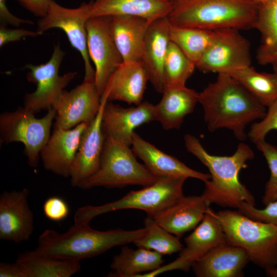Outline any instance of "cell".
I'll list each match as a JSON object with an SVG mask.
<instances>
[{
  "label": "cell",
  "instance_id": "1",
  "mask_svg": "<svg viewBox=\"0 0 277 277\" xmlns=\"http://www.w3.org/2000/svg\"><path fill=\"white\" fill-rule=\"evenodd\" d=\"M199 103L209 131L229 129L241 141L247 137L246 126L266 112L265 106L227 73L217 74L215 81L199 93Z\"/></svg>",
  "mask_w": 277,
  "mask_h": 277
},
{
  "label": "cell",
  "instance_id": "2",
  "mask_svg": "<svg viewBox=\"0 0 277 277\" xmlns=\"http://www.w3.org/2000/svg\"><path fill=\"white\" fill-rule=\"evenodd\" d=\"M187 151L195 156L209 170L211 178L205 183L202 195L210 203L223 207L238 209L242 202L255 206V199L240 181V171L247 167L254 153L246 144L240 143L231 155L211 154L195 136L186 134L184 138Z\"/></svg>",
  "mask_w": 277,
  "mask_h": 277
},
{
  "label": "cell",
  "instance_id": "3",
  "mask_svg": "<svg viewBox=\"0 0 277 277\" xmlns=\"http://www.w3.org/2000/svg\"><path fill=\"white\" fill-rule=\"evenodd\" d=\"M145 228L126 230L99 231L89 224H75L66 232L46 229L40 235L36 248L60 258L76 260L90 258L120 245L133 243L145 232Z\"/></svg>",
  "mask_w": 277,
  "mask_h": 277
},
{
  "label": "cell",
  "instance_id": "4",
  "mask_svg": "<svg viewBox=\"0 0 277 277\" xmlns=\"http://www.w3.org/2000/svg\"><path fill=\"white\" fill-rule=\"evenodd\" d=\"M257 13L252 0H180L167 17L176 26L240 30L254 28Z\"/></svg>",
  "mask_w": 277,
  "mask_h": 277
},
{
  "label": "cell",
  "instance_id": "5",
  "mask_svg": "<svg viewBox=\"0 0 277 277\" xmlns=\"http://www.w3.org/2000/svg\"><path fill=\"white\" fill-rule=\"evenodd\" d=\"M215 215L227 243L244 249L250 261L265 270L277 266V225L254 220L238 210Z\"/></svg>",
  "mask_w": 277,
  "mask_h": 277
},
{
  "label": "cell",
  "instance_id": "6",
  "mask_svg": "<svg viewBox=\"0 0 277 277\" xmlns=\"http://www.w3.org/2000/svg\"><path fill=\"white\" fill-rule=\"evenodd\" d=\"M130 146L105 137L97 171L78 186L83 189L95 187L121 188L128 185L146 187L157 180L136 160Z\"/></svg>",
  "mask_w": 277,
  "mask_h": 277
},
{
  "label": "cell",
  "instance_id": "7",
  "mask_svg": "<svg viewBox=\"0 0 277 277\" xmlns=\"http://www.w3.org/2000/svg\"><path fill=\"white\" fill-rule=\"evenodd\" d=\"M184 177L157 178L152 184L141 190L131 191L119 200L100 206L86 205L76 211L75 224H89L95 217L118 210L134 209L152 216L184 195Z\"/></svg>",
  "mask_w": 277,
  "mask_h": 277
},
{
  "label": "cell",
  "instance_id": "8",
  "mask_svg": "<svg viewBox=\"0 0 277 277\" xmlns=\"http://www.w3.org/2000/svg\"><path fill=\"white\" fill-rule=\"evenodd\" d=\"M55 117V111L52 108L41 118L36 117L34 113L24 107H18L14 111L3 112L0 115L1 143H23L28 165L36 167L41 151L50 136Z\"/></svg>",
  "mask_w": 277,
  "mask_h": 277
},
{
  "label": "cell",
  "instance_id": "9",
  "mask_svg": "<svg viewBox=\"0 0 277 277\" xmlns=\"http://www.w3.org/2000/svg\"><path fill=\"white\" fill-rule=\"evenodd\" d=\"M65 52L60 45L54 46L49 60L37 65L28 64L27 74L28 81L35 84L36 89L31 93H27L24 100V107L33 112L52 108L54 103L64 88L75 77L76 72H69L63 75L58 74L60 65Z\"/></svg>",
  "mask_w": 277,
  "mask_h": 277
},
{
  "label": "cell",
  "instance_id": "10",
  "mask_svg": "<svg viewBox=\"0 0 277 277\" xmlns=\"http://www.w3.org/2000/svg\"><path fill=\"white\" fill-rule=\"evenodd\" d=\"M91 2H83L76 8L64 7L52 0L46 15L37 22V31L44 32L58 28L66 34L71 46L81 54L84 63V79L95 80V69L92 66L87 48L86 27L89 18Z\"/></svg>",
  "mask_w": 277,
  "mask_h": 277
},
{
  "label": "cell",
  "instance_id": "11",
  "mask_svg": "<svg viewBox=\"0 0 277 277\" xmlns=\"http://www.w3.org/2000/svg\"><path fill=\"white\" fill-rule=\"evenodd\" d=\"M239 30H216L213 43L195 64L196 68L204 72L230 74L250 66V44Z\"/></svg>",
  "mask_w": 277,
  "mask_h": 277
},
{
  "label": "cell",
  "instance_id": "12",
  "mask_svg": "<svg viewBox=\"0 0 277 277\" xmlns=\"http://www.w3.org/2000/svg\"><path fill=\"white\" fill-rule=\"evenodd\" d=\"M86 27L88 52L95 67V83L102 96L109 78L123 60L112 34L111 16L90 17Z\"/></svg>",
  "mask_w": 277,
  "mask_h": 277
},
{
  "label": "cell",
  "instance_id": "13",
  "mask_svg": "<svg viewBox=\"0 0 277 277\" xmlns=\"http://www.w3.org/2000/svg\"><path fill=\"white\" fill-rule=\"evenodd\" d=\"M186 244L173 262L139 276L152 277L163 272L179 270L189 271L192 265L215 247L227 243L222 227L210 208L193 231L185 239Z\"/></svg>",
  "mask_w": 277,
  "mask_h": 277
},
{
  "label": "cell",
  "instance_id": "14",
  "mask_svg": "<svg viewBox=\"0 0 277 277\" xmlns=\"http://www.w3.org/2000/svg\"><path fill=\"white\" fill-rule=\"evenodd\" d=\"M101 105V95L95 80L84 79L71 90H64L54 103V127L68 129L83 123L89 124L96 116Z\"/></svg>",
  "mask_w": 277,
  "mask_h": 277
},
{
  "label": "cell",
  "instance_id": "15",
  "mask_svg": "<svg viewBox=\"0 0 277 277\" xmlns=\"http://www.w3.org/2000/svg\"><path fill=\"white\" fill-rule=\"evenodd\" d=\"M154 121L155 107L150 102L124 108L107 101L103 111L102 129L105 137L131 146L135 128Z\"/></svg>",
  "mask_w": 277,
  "mask_h": 277
},
{
  "label": "cell",
  "instance_id": "16",
  "mask_svg": "<svg viewBox=\"0 0 277 277\" xmlns=\"http://www.w3.org/2000/svg\"><path fill=\"white\" fill-rule=\"evenodd\" d=\"M27 188L4 191L0 195V239L19 243L28 240L34 229Z\"/></svg>",
  "mask_w": 277,
  "mask_h": 277
},
{
  "label": "cell",
  "instance_id": "17",
  "mask_svg": "<svg viewBox=\"0 0 277 277\" xmlns=\"http://www.w3.org/2000/svg\"><path fill=\"white\" fill-rule=\"evenodd\" d=\"M88 124L83 123L68 129L54 127L40 153L46 170L64 177H70L82 135Z\"/></svg>",
  "mask_w": 277,
  "mask_h": 277
},
{
  "label": "cell",
  "instance_id": "18",
  "mask_svg": "<svg viewBox=\"0 0 277 277\" xmlns=\"http://www.w3.org/2000/svg\"><path fill=\"white\" fill-rule=\"evenodd\" d=\"M108 101L107 95L101 96V105L95 118L84 131L73 164L70 176V184L77 187L94 174L100 166L105 136L102 129V113Z\"/></svg>",
  "mask_w": 277,
  "mask_h": 277
},
{
  "label": "cell",
  "instance_id": "19",
  "mask_svg": "<svg viewBox=\"0 0 277 277\" xmlns=\"http://www.w3.org/2000/svg\"><path fill=\"white\" fill-rule=\"evenodd\" d=\"M131 149L148 170L156 178L184 177L194 178L206 183L210 174L193 170L175 157L163 152L134 132Z\"/></svg>",
  "mask_w": 277,
  "mask_h": 277
},
{
  "label": "cell",
  "instance_id": "20",
  "mask_svg": "<svg viewBox=\"0 0 277 277\" xmlns=\"http://www.w3.org/2000/svg\"><path fill=\"white\" fill-rule=\"evenodd\" d=\"M210 205L202 195H183L150 216L167 231L180 238L197 227L210 208Z\"/></svg>",
  "mask_w": 277,
  "mask_h": 277
},
{
  "label": "cell",
  "instance_id": "21",
  "mask_svg": "<svg viewBox=\"0 0 277 277\" xmlns=\"http://www.w3.org/2000/svg\"><path fill=\"white\" fill-rule=\"evenodd\" d=\"M170 24L167 17L151 22L147 29L143 46L142 62L154 89L164 90V66L170 38Z\"/></svg>",
  "mask_w": 277,
  "mask_h": 277
},
{
  "label": "cell",
  "instance_id": "22",
  "mask_svg": "<svg viewBox=\"0 0 277 277\" xmlns=\"http://www.w3.org/2000/svg\"><path fill=\"white\" fill-rule=\"evenodd\" d=\"M148 81L142 61L123 62L109 78L103 93L107 95L108 101L137 105L143 102Z\"/></svg>",
  "mask_w": 277,
  "mask_h": 277
},
{
  "label": "cell",
  "instance_id": "23",
  "mask_svg": "<svg viewBox=\"0 0 277 277\" xmlns=\"http://www.w3.org/2000/svg\"><path fill=\"white\" fill-rule=\"evenodd\" d=\"M249 262L244 249L225 243L212 249L191 267L198 277H242Z\"/></svg>",
  "mask_w": 277,
  "mask_h": 277
},
{
  "label": "cell",
  "instance_id": "24",
  "mask_svg": "<svg viewBox=\"0 0 277 277\" xmlns=\"http://www.w3.org/2000/svg\"><path fill=\"white\" fill-rule=\"evenodd\" d=\"M174 3L167 0H94L89 18L101 16L131 15L151 22L168 17Z\"/></svg>",
  "mask_w": 277,
  "mask_h": 277
},
{
  "label": "cell",
  "instance_id": "25",
  "mask_svg": "<svg viewBox=\"0 0 277 277\" xmlns=\"http://www.w3.org/2000/svg\"><path fill=\"white\" fill-rule=\"evenodd\" d=\"M151 22L135 16H111V29L123 62L142 61L146 33Z\"/></svg>",
  "mask_w": 277,
  "mask_h": 277
},
{
  "label": "cell",
  "instance_id": "26",
  "mask_svg": "<svg viewBox=\"0 0 277 277\" xmlns=\"http://www.w3.org/2000/svg\"><path fill=\"white\" fill-rule=\"evenodd\" d=\"M155 105V121L166 130L179 129L199 103V93L186 86L165 89Z\"/></svg>",
  "mask_w": 277,
  "mask_h": 277
},
{
  "label": "cell",
  "instance_id": "27",
  "mask_svg": "<svg viewBox=\"0 0 277 277\" xmlns=\"http://www.w3.org/2000/svg\"><path fill=\"white\" fill-rule=\"evenodd\" d=\"M16 261L26 268L29 277H70L81 268L79 261L57 258L36 249L19 254Z\"/></svg>",
  "mask_w": 277,
  "mask_h": 277
},
{
  "label": "cell",
  "instance_id": "28",
  "mask_svg": "<svg viewBox=\"0 0 277 277\" xmlns=\"http://www.w3.org/2000/svg\"><path fill=\"white\" fill-rule=\"evenodd\" d=\"M163 255L155 251L138 247L133 249L123 246L120 252L114 256L110 267L112 276L135 277L155 270L164 263Z\"/></svg>",
  "mask_w": 277,
  "mask_h": 277
},
{
  "label": "cell",
  "instance_id": "29",
  "mask_svg": "<svg viewBox=\"0 0 277 277\" xmlns=\"http://www.w3.org/2000/svg\"><path fill=\"white\" fill-rule=\"evenodd\" d=\"M261 36L256 60L262 65L272 64L277 60V0L258 5L254 27Z\"/></svg>",
  "mask_w": 277,
  "mask_h": 277
},
{
  "label": "cell",
  "instance_id": "30",
  "mask_svg": "<svg viewBox=\"0 0 277 277\" xmlns=\"http://www.w3.org/2000/svg\"><path fill=\"white\" fill-rule=\"evenodd\" d=\"M169 33L170 41L195 64L212 45L216 36V31L171 24Z\"/></svg>",
  "mask_w": 277,
  "mask_h": 277
},
{
  "label": "cell",
  "instance_id": "31",
  "mask_svg": "<svg viewBox=\"0 0 277 277\" xmlns=\"http://www.w3.org/2000/svg\"><path fill=\"white\" fill-rule=\"evenodd\" d=\"M229 74L264 106L277 99V76L274 73L258 72L250 66Z\"/></svg>",
  "mask_w": 277,
  "mask_h": 277
},
{
  "label": "cell",
  "instance_id": "32",
  "mask_svg": "<svg viewBox=\"0 0 277 277\" xmlns=\"http://www.w3.org/2000/svg\"><path fill=\"white\" fill-rule=\"evenodd\" d=\"M144 225L145 233L133 242L138 247L153 250L162 255H170L183 249L179 238L161 227L151 216L145 219Z\"/></svg>",
  "mask_w": 277,
  "mask_h": 277
},
{
  "label": "cell",
  "instance_id": "33",
  "mask_svg": "<svg viewBox=\"0 0 277 277\" xmlns=\"http://www.w3.org/2000/svg\"><path fill=\"white\" fill-rule=\"evenodd\" d=\"M195 68V64L170 41L164 66V90L186 86Z\"/></svg>",
  "mask_w": 277,
  "mask_h": 277
},
{
  "label": "cell",
  "instance_id": "34",
  "mask_svg": "<svg viewBox=\"0 0 277 277\" xmlns=\"http://www.w3.org/2000/svg\"><path fill=\"white\" fill-rule=\"evenodd\" d=\"M257 149L263 154L270 170L269 179L266 183L262 196V203H268L277 200V148L265 140L255 144Z\"/></svg>",
  "mask_w": 277,
  "mask_h": 277
},
{
  "label": "cell",
  "instance_id": "35",
  "mask_svg": "<svg viewBox=\"0 0 277 277\" xmlns=\"http://www.w3.org/2000/svg\"><path fill=\"white\" fill-rule=\"evenodd\" d=\"M264 117L259 122H253L247 136L254 144L264 140L267 134L272 130H277V99L268 107Z\"/></svg>",
  "mask_w": 277,
  "mask_h": 277
},
{
  "label": "cell",
  "instance_id": "36",
  "mask_svg": "<svg viewBox=\"0 0 277 277\" xmlns=\"http://www.w3.org/2000/svg\"><path fill=\"white\" fill-rule=\"evenodd\" d=\"M238 210L254 220L277 225V200L268 203L263 209L256 208L254 205L244 202Z\"/></svg>",
  "mask_w": 277,
  "mask_h": 277
},
{
  "label": "cell",
  "instance_id": "37",
  "mask_svg": "<svg viewBox=\"0 0 277 277\" xmlns=\"http://www.w3.org/2000/svg\"><path fill=\"white\" fill-rule=\"evenodd\" d=\"M43 212L47 218L54 222H60L66 219L69 213L67 203L58 196L48 198L43 204Z\"/></svg>",
  "mask_w": 277,
  "mask_h": 277
},
{
  "label": "cell",
  "instance_id": "38",
  "mask_svg": "<svg viewBox=\"0 0 277 277\" xmlns=\"http://www.w3.org/2000/svg\"><path fill=\"white\" fill-rule=\"evenodd\" d=\"M43 34L37 30L33 31L24 29H9L6 26L1 25L0 47H2L10 42L19 41L24 37H35Z\"/></svg>",
  "mask_w": 277,
  "mask_h": 277
},
{
  "label": "cell",
  "instance_id": "39",
  "mask_svg": "<svg viewBox=\"0 0 277 277\" xmlns=\"http://www.w3.org/2000/svg\"><path fill=\"white\" fill-rule=\"evenodd\" d=\"M34 15L43 17L49 9L52 0H16Z\"/></svg>",
  "mask_w": 277,
  "mask_h": 277
},
{
  "label": "cell",
  "instance_id": "40",
  "mask_svg": "<svg viewBox=\"0 0 277 277\" xmlns=\"http://www.w3.org/2000/svg\"><path fill=\"white\" fill-rule=\"evenodd\" d=\"M0 20L1 25L4 26L18 27L23 24H33L29 20L23 19L13 15L7 8L6 0H0Z\"/></svg>",
  "mask_w": 277,
  "mask_h": 277
},
{
  "label": "cell",
  "instance_id": "41",
  "mask_svg": "<svg viewBox=\"0 0 277 277\" xmlns=\"http://www.w3.org/2000/svg\"><path fill=\"white\" fill-rule=\"evenodd\" d=\"M1 277H29L26 268L19 263L1 262Z\"/></svg>",
  "mask_w": 277,
  "mask_h": 277
},
{
  "label": "cell",
  "instance_id": "42",
  "mask_svg": "<svg viewBox=\"0 0 277 277\" xmlns=\"http://www.w3.org/2000/svg\"><path fill=\"white\" fill-rule=\"evenodd\" d=\"M266 275L270 277H277V266L265 270Z\"/></svg>",
  "mask_w": 277,
  "mask_h": 277
},
{
  "label": "cell",
  "instance_id": "43",
  "mask_svg": "<svg viewBox=\"0 0 277 277\" xmlns=\"http://www.w3.org/2000/svg\"><path fill=\"white\" fill-rule=\"evenodd\" d=\"M271 65L273 67V73L277 76V60L274 61Z\"/></svg>",
  "mask_w": 277,
  "mask_h": 277
},
{
  "label": "cell",
  "instance_id": "44",
  "mask_svg": "<svg viewBox=\"0 0 277 277\" xmlns=\"http://www.w3.org/2000/svg\"><path fill=\"white\" fill-rule=\"evenodd\" d=\"M255 4H256L257 5L266 3L267 2H269L271 0H252Z\"/></svg>",
  "mask_w": 277,
  "mask_h": 277
},
{
  "label": "cell",
  "instance_id": "45",
  "mask_svg": "<svg viewBox=\"0 0 277 277\" xmlns=\"http://www.w3.org/2000/svg\"><path fill=\"white\" fill-rule=\"evenodd\" d=\"M167 1H170V2H173V3H175V2H177L179 1L180 0H167Z\"/></svg>",
  "mask_w": 277,
  "mask_h": 277
}]
</instances>
